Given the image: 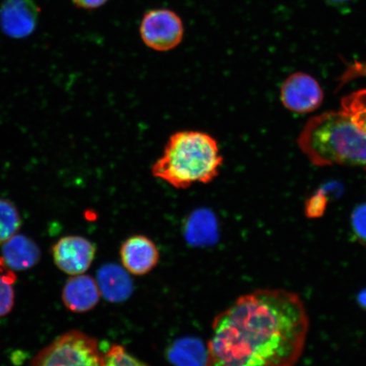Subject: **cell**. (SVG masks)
Returning <instances> with one entry per match:
<instances>
[{
  "label": "cell",
  "instance_id": "e0dca14e",
  "mask_svg": "<svg viewBox=\"0 0 366 366\" xmlns=\"http://www.w3.org/2000/svg\"><path fill=\"white\" fill-rule=\"evenodd\" d=\"M327 206V196L322 190H320L306 201L305 216L312 219L322 217L326 212Z\"/></svg>",
  "mask_w": 366,
  "mask_h": 366
},
{
  "label": "cell",
  "instance_id": "ba28073f",
  "mask_svg": "<svg viewBox=\"0 0 366 366\" xmlns=\"http://www.w3.org/2000/svg\"><path fill=\"white\" fill-rule=\"evenodd\" d=\"M39 14L34 0H4L0 7V27L10 38L25 39L34 34Z\"/></svg>",
  "mask_w": 366,
  "mask_h": 366
},
{
  "label": "cell",
  "instance_id": "8992f818",
  "mask_svg": "<svg viewBox=\"0 0 366 366\" xmlns=\"http://www.w3.org/2000/svg\"><path fill=\"white\" fill-rule=\"evenodd\" d=\"M280 97L287 109L305 114L312 112L320 107L324 94L314 77L297 72L288 76L283 82Z\"/></svg>",
  "mask_w": 366,
  "mask_h": 366
},
{
  "label": "cell",
  "instance_id": "6da1fadb",
  "mask_svg": "<svg viewBox=\"0 0 366 366\" xmlns=\"http://www.w3.org/2000/svg\"><path fill=\"white\" fill-rule=\"evenodd\" d=\"M308 331L307 311L299 295L256 290L214 318L204 366H294Z\"/></svg>",
  "mask_w": 366,
  "mask_h": 366
},
{
  "label": "cell",
  "instance_id": "4fadbf2b",
  "mask_svg": "<svg viewBox=\"0 0 366 366\" xmlns=\"http://www.w3.org/2000/svg\"><path fill=\"white\" fill-rule=\"evenodd\" d=\"M21 226V217L15 204L6 199H0V244H4Z\"/></svg>",
  "mask_w": 366,
  "mask_h": 366
},
{
  "label": "cell",
  "instance_id": "ac0fdd59",
  "mask_svg": "<svg viewBox=\"0 0 366 366\" xmlns=\"http://www.w3.org/2000/svg\"><path fill=\"white\" fill-rule=\"evenodd\" d=\"M352 228L360 244L366 245V204L359 206L352 214Z\"/></svg>",
  "mask_w": 366,
  "mask_h": 366
},
{
  "label": "cell",
  "instance_id": "52a82bcc",
  "mask_svg": "<svg viewBox=\"0 0 366 366\" xmlns=\"http://www.w3.org/2000/svg\"><path fill=\"white\" fill-rule=\"evenodd\" d=\"M54 263L62 272L76 276L88 271L93 263L96 248L93 242L79 236L59 239L52 249Z\"/></svg>",
  "mask_w": 366,
  "mask_h": 366
},
{
  "label": "cell",
  "instance_id": "8fae6325",
  "mask_svg": "<svg viewBox=\"0 0 366 366\" xmlns=\"http://www.w3.org/2000/svg\"><path fill=\"white\" fill-rule=\"evenodd\" d=\"M40 256V249L33 239L16 234L3 244L0 263L13 271H26L39 263Z\"/></svg>",
  "mask_w": 366,
  "mask_h": 366
},
{
  "label": "cell",
  "instance_id": "2e32d148",
  "mask_svg": "<svg viewBox=\"0 0 366 366\" xmlns=\"http://www.w3.org/2000/svg\"><path fill=\"white\" fill-rule=\"evenodd\" d=\"M104 366H147L137 360L121 345H112L104 355Z\"/></svg>",
  "mask_w": 366,
  "mask_h": 366
},
{
  "label": "cell",
  "instance_id": "277c9868",
  "mask_svg": "<svg viewBox=\"0 0 366 366\" xmlns=\"http://www.w3.org/2000/svg\"><path fill=\"white\" fill-rule=\"evenodd\" d=\"M31 366H104L97 340L79 331L63 334L36 355Z\"/></svg>",
  "mask_w": 366,
  "mask_h": 366
},
{
  "label": "cell",
  "instance_id": "ffe728a7",
  "mask_svg": "<svg viewBox=\"0 0 366 366\" xmlns=\"http://www.w3.org/2000/svg\"><path fill=\"white\" fill-rule=\"evenodd\" d=\"M360 303L366 306V292L360 295Z\"/></svg>",
  "mask_w": 366,
  "mask_h": 366
},
{
  "label": "cell",
  "instance_id": "d6986e66",
  "mask_svg": "<svg viewBox=\"0 0 366 366\" xmlns=\"http://www.w3.org/2000/svg\"><path fill=\"white\" fill-rule=\"evenodd\" d=\"M71 1L77 8L94 10V9L102 7L108 0H71Z\"/></svg>",
  "mask_w": 366,
  "mask_h": 366
},
{
  "label": "cell",
  "instance_id": "30bf717a",
  "mask_svg": "<svg viewBox=\"0 0 366 366\" xmlns=\"http://www.w3.org/2000/svg\"><path fill=\"white\" fill-rule=\"evenodd\" d=\"M100 295L97 281L86 274H76L64 286L62 301L71 312L85 313L98 305Z\"/></svg>",
  "mask_w": 366,
  "mask_h": 366
},
{
  "label": "cell",
  "instance_id": "5b68a950",
  "mask_svg": "<svg viewBox=\"0 0 366 366\" xmlns=\"http://www.w3.org/2000/svg\"><path fill=\"white\" fill-rule=\"evenodd\" d=\"M139 31L146 46L155 51L167 52L181 44L184 26L176 12L168 9H155L145 14Z\"/></svg>",
  "mask_w": 366,
  "mask_h": 366
},
{
  "label": "cell",
  "instance_id": "44dd1931",
  "mask_svg": "<svg viewBox=\"0 0 366 366\" xmlns=\"http://www.w3.org/2000/svg\"><path fill=\"white\" fill-rule=\"evenodd\" d=\"M329 1H331L333 3H345L347 1H350V0H329Z\"/></svg>",
  "mask_w": 366,
  "mask_h": 366
},
{
  "label": "cell",
  "instance_id": "5bb4252c",
  "mask_svg": "<svg viewBox=\"0 0 366 366\" xmlns=\"http://www.w3.org/2000/svg\"><path fill=\"white\" fill-rule=\"evenodd\" d=\"M172 359L177 366H204L206 349L197 341H182L172 352Z\"/></svg>",
  "mask_w": 366,
  "mask_h": 366
},
{
  "label": "cell",
  "instance_id": "3957f363",
  "mask_svg": "<svg viewBox=\"0 0 366 366\" xmlns=\"http://www.w3.org/2000/svg\"><path fill=\"white\" fill-rule=\"evenodd\" d=\"M223 157L218 141L207 132L179 131L169 137L152 175L177 189L207 184L219 176Z\"/></svg>",
  "mask_w": 366,
  "mask_h": 366
},
{
  "label": "cell",
  "instance_id": "9c48e42d",
  "mask_svg": "<svg viewBox=\"0 0 366 366\" xmlns=\"http://www.w3.org/2000/svg\"><path fill=\"white\" fill-rule=\"evenodd\" d=\"M121 259L127 272L134 276H144L157 267L159 249L148 237L132 236L122 245Z\"/></svg>",
  "mask_w": 366,
  "mask_h": 366
},
{
  "label": "cell",
  "instance_id": "7c38bea8",
  "mask_svg": "<svg viewBox=\"0 0 366 366\" xmlns=\"http://www.w3.org/2000/svg\"><path fill=\"white\" fill-rule=\"evenodd\" d=\"M100 292L111 302L127 300L132 292V283L124 269L116 264H105L97 274Z\"/></svg>",
  "mask_w": 366,
  "mask_h": 366
},
{
  "label": "cell",
  "instance_id": "9a60e30c",
  "mask_svg": "<svg viewBox=\"0 0 366 366\" xmlns=\"http://www.w3.org/2000/svg\"><path fill=\"white\" fill-rule=\"evenodd\" d=\"M15 278L11 272L0 274V317L10 313L15 305V292L12 287Z\"/></svg>",
  "mask_w": 366,
  "mask_h": 366
},
{
  "label": "cell",
  "instance_id": "7a4b0ae2",
  "mask_svg": "<svg viewBox=\"0 0 366 366\" xmlns=\"http://www.w3.org/2000/svg\"><path fill=\"white\" fill-rule=\"evenodd\" d=\"M300 148L317 167L366 171V89L343 98L341 109L311 118L300 132Z\"/></svg>",
  "mask_w": 366,
  "mask_h": 366
}]
</instances>
